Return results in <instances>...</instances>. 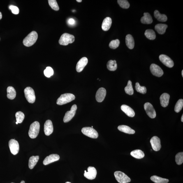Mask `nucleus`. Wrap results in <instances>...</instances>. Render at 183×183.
I'll use <instances>...</instances> for the list:
<instances>
[{
  "label": "nucleus",
  "instance_id": "obj_1",
  "mask_svg": "<svg viewBox=\"0 0 183 183\" xmlns=\"http://www.w3.org/2000/svg\"><path fill=\"white\" fill-rule=\"evenodd\" d=\"M38 33L35 31H33L28 35L23 41V43L26 47H30L36 43L38 38Z\"/></svg>",
  "mask_w": 183,
  "mask_h": 183
},
{
  "label": "nucleus",
  "instance_id": "obj_2",
  "mask_svg": "<svg viewBox=\"0 0 183 183\" xmlns=\"http://www.w3.org/2000/svg\"><path fill=\"white\" fill-rule=\"evenodd\" d=\"M75 97L74 95L71 93H65L61 95L60 97L58 98L56 101V103L59 105H63L74 100Z\"/></svg>",
  "mask_w": 183,
  "mask_h": 183
},
{
  "label": "nucleus",
  "instance_id": "obj_3",
  "mask_svg": "<svg viewBox=\"0 0 183 183\" xmlns=\"http://www.w3.org/2000/svg\"><path fill=\"white\" fill-rule=\"evenodd\" d=\"M40 130V124L38 121H35L31 124L29 131V136L32 139L36 138L38 136Z\"/></svg>",
  "mask_w": 183,
  "mask_h": 183
},
{
  "label": "nucleus",
  "instance_id": "obj_4",
  "mask_svg": "<svg viewBox=\"0 0 183 183\" xmlns=\"http://www.w3.org/2000/svg\"><path fill=\"white\" fill-rule=\"evenodd\" d=\"M75 39V37L73 35L65 33L61 36L59 43L61 45H67L68 44L73 43Z\"/></svg>",
  "mask_w": 183,
  "mask_h": 183
},
{
  "label": "nucleus",
  "instance_id": "obj_5",
  "mask_svg": "<svg viewBox=\"0 0 183 183\" xmlns=\"http://www.w3.org/2000/svg\"><path fill=\"white\" fill-rule=\"evenodd\" d=\"M24 93L26 99L30 103H34L36 101V97L33 89L30 87L26 88L24 90Z\"/></svg>",
  "mask_w": 183,
  "mask_h": 183
},
{
  "label": "nucleus",
  "instance_id": "obj_6",
  "mask_svg": "<svg viewBox=\"0 0 183 183\" xmlns=\"http://www.w3.org/2000/svg\"><path fill=\"white\" fill-rule=\"evenodd\" d=\"M114 175L116 180L120 183H128L131 182V179L122 172L116 171L114 173Z\"/></svg>",
  "mask_w": 183,
  "mask_h": 183
},
{
  "label": "nucleus",
  "instance_id": "obj_7",
  "mask_svg": "<svg viewBox=\"0 0 183 183\" xmlns=\"http://www.w3.org/2000/svg\"><path fill=\"white\" fill-rule=\"evenodd\" d=\"M82 132L84 134L91 138H97L98 136L97 131L91 127H84L82 128Z\"/></svg>",
  "mask_w": 183,
  "mask_h": 183
},
{
  "label": "nucleus",
  "instance_id": "obj_8",
  "mask_svg": "<svg viewBox=\"0 0 183 183\" xmlns=\"http://www.w3.org/2000/svg\"><path fill=\"white\" fill-rule=\"evenodd\" d=\"M77 109V106L76 105H74L72 106L71 110L67 112L64 117V122L65 123L68 122L73 118L75 116L76 112Z\"/></svg>",
  "mask_w": 183,
  "mask_h": 183
},
{
  "label": "nucleus",
  "instance_id": "obj_9",
  "mask_svg": "<svg viewBox=\"0 0 183 183\" xmlns=\"http://www.w3.org/2000/svg\"><path fill=\"white\" fill-rule=\"evenodd\" d=\"M9 145L11 152L12 154L16 155L18 153L19 149L18 142L14 139H11L9 142Z\"/></svg>",
  "mask_w": 183,
  "mask_h": 183
},
{
  "label": "nucleus",
  "instance_id": "obj_10",
  "mask_svg": "<svg viewBox=\"0 0 183 183\" xmlns=\"http://www.w3.org/2000/svg\"><path fill=\"white\" fill-rule=\"evenodd\" d=\"M144 109L149 117L151 118H154L156 117V114L153 107L151 103H147L144 105Z\"/></svg>",
  "mask_w": 183,
  "mask_h": 183
},
{
  "label": "nucleus",
  "instance_id": "obj_11",
  "mask_svg": "<svg viewBox=\"0 0 183 183\" xmlns=\"http://www.w3.org/2000/svg\"><path fill=\"white\" fill-rule=\"evenodd\" d=\"M159 59L160 61L168 67L171 68L174 66V63L173 60L166 55L164 54L160 55Z\"/></svg>",
  "mask_w": 183,
  "mask_h": 183
},
{
  "label": "nucleus",
  "instance_id": "obj_12",
  "mask_svg": "<svg viewBox=\"0 0 183 183\" xmlns=\"http://www.w3.org/2000/svg\"><path fill=\"white\" fill-rule=\"evenodd\" d=\"M88 172L84 171V176L89 180H93L96 177L97 170L94 167H89L88 168Z\"/></svg>",
  "mask_w": 183,
  "mask_h": 183
},
{
  "label": "nucleus",
  "instance_id": "obj_13",
  "mask_svg": "<svg viewBox=\"0 0 183 183\" xmlns=\"http://www.w3.org/2000/svg\"><path fill=\"white\" fill-rule=\"evenodd\" d=\"M150 143L153 149L155 151H158L161 148V140L157 136L152 137L150 141Z\"/></svg>",
  "mask_w": 183,
  "mask_h": 183
},
{
  "label": "nucleus",
  "instance_id": "obj_14",
  "mask_svg": "<svg viewBox=\"0 0 183 183\" xmlns=\"http://www.w3.org/2000/svg\"><path fill=\"white\" fill-rule=\"evenodd\" d=\"M151 72L155 76L160 77L162 76L163 72L161 68L155 64H151L150 67Z\"/></svg>",
  "mask_w": 183,
  "mask_h": 183
},
{
  "label": "nucleus",
  "instance_id": "obj_15",
  "mask_svg": "<svg viewBox=\"0 0 183 183\" xmlns=\"http://www.w3.org/2000/svg\"><path fill=\"white\" fill-rule=\"evenodd\" d=\"M44 131L45 134L49 136L53 131V126L52 121L48 120L45 121L44 126Z\"/></svg>",
  "mask_w": 183,
  "mask_h": 183
},
{
  "label": "nucleus",
  "instance_id": "obj_16",
  "mask_svg": "<svg viewBox=\"0 0 183 183\" xmlns=\"http://www.w3.org/2000/svg\"><path fill=\"white\" fill-rule=\"evenodd\" d=\"M106 95V90L104 88H101L98 90L96 95V101L101 103L104 100Z\"/></svg>",
  "mask_w": 183,
  "mask_h": 183
},
{
  "label": "nucleus",
  "instance_id": "obj_17",
  "mask_svg": "<svg viewBox=\"0 0 183 183\" xmlns=\"http://www.w3.org/2000/svg\"><path fill=\"white\" fill-rule=\"evenodd\" d=\"M60 157L57 154H52L49 156H47L43 161V164L47 165L51 163L59 161Z\"/></svg>",
  "mask_w": 183,
  "mask_h": 183
},
{
  "label": "nucleus",
  "instance_id": "obj_18",
  "mask_svg": "<svg viewBox=\"0 0 183 183\" xmlns=\"http://www.w3.org/2000/svg\"><path fill=\"white\" fill-rule=\"evenodd\" d=\"M88 63L87 58L84 57L82 58L77 63L76 66V70L78 72H80L83 70Z\"/></svg>",
  "mask_w": 183,
  "mask_h": 183
},
{
  "label": "nucleus",
  "instance_id": "obj_19",
  "mask_svg": "<svg viewBox=\"0 0 183 183\" xmlns=\"http://www.w3.org/2000/svg\"><path fill=\"white\" fill-rule=\"evenodd\" d=\"M121 110L124 112L126 115L130 117H133L135 115L134 111L131 107L127 105H123L121 107Z\"/></svg>",
  "mask_w": 183,
  "mask_h": 183
},
{
  "label": "nucleus",
  "instance_id": "obj_20",
  "mask_svg": "<svg viewBox=\"0 0 183 183\" xmlns=\"http://www.w3.org/2000/svg\"><path fill=\"white\" fill-rule=\"evenodd\" d=\"M170 98V95L167 93H164L162 94L160 98L161 106L163 107H166L168 106Z\"/></svg>",
  "mask_w": 183,
  "mask_h": 183
},
{
  "label": "nucleus",
  "instance_id": "obj_21",
  "mask_svg": "<svg viewBox=\"0 0 183 183\" xmlns=\"http://www.w3.org/2000/svg\"><path fill=\"white\" fill-rule=\"evenodd\" d=\"M112 23L111 18L107 17L104 19L102 24V29L104 31H108L110 29Z\"/></svg>",
  "mask_w": 183,
  "mask_h": 183
},
{
  "label": "nucleus",
  "instance_id": "obj_22",
  "mask_svg": "<svg viewBox=\"0 0 183 183\" xmlns=\"http://www.w3.org/2000/svg\"><path fill=\"white\" fill-rule=\"evenodd\" d=\"M126 46L128 48L132 49L134 47V40L132 36L130 34H128L126 38Z\"/></svg>",
  "mask_w": 183,
  "mask_h": 183
},
{
  "label": "nucleus",
  "instance_id": "obj_23",
  "mask_svg": "<svg viewBox=\"0 0 183 183\" xmlns=\"http://www.w3.org/2000/svg\"><path fill=\"white\" fill-rule=\"evenodd\" d=\"M144 16L141 18V22L142 24H152L153 22V19L150 14L148 13H145L144 14Z\"/></svg>",
  "mask_w": 183,
  "mask_h": 183
},
{
  "label": "nucleus",
  "instance_id": "obj_24",
  "mask_svg": "<svg viewBox=\"0 0 183 183\" xmlns=\"http://www.w3.org/2000/svg\"><path fill=\"white\" fill-rule=\"evenodd\" d=\"M118 129L120 131L128 134H134L135 133L134 130L132 129L129 126L126 125L119 126L118 127Z\"/></svg>",
  "mask_w": 183,
  "mask_h": 183
},
{
  "label": "nucleus",
  "instance_id": "obj_25",
  "mask_svg": "<svg viewBox=\"0 0 183 183\" xmlns=\"http://www.w3.org/2000/svg\"><path fill=\"white\" fill-rule=\"evenodd\" d=\"M168 26L166 24H158L155 27L156 30L160 34H163L165 32Z\"/></svg>",
  "mask_w": 183,
  "mask_h": 183
},
{
  "label": "nucleus",
  "instance_id": "obj_26",
  "mask_svg": "<svg viewBox=\"0 0 183 183\" xmlns=\"http://www.w3.org/2000/svg\"><path fill=\"white\" fill-rule=\"evenodd\" d=\"M7 97L9 99L13 100L15 98L16 96V92L13 87L11 86L8 87L7 89Z\"/></svg>",
  "mask_w": 183,
  "mask_h": 183
},
{
  "label": "nucleus",
  "instance_id": "obj_27",
  "mask_svg": "<svg viewBox=\"0 0 183 183\" xmlns=\"http://www.w3.org/2000/svg\"><path fill=\"white\" fill-rule=\"evenodd\" d=\"M131 155L133 157L138 159H142L145 156V154L143 151L140 149H136L132 151Z\"/></svg>",
  "mask_w": 183,
  "mask_h": 183
},
{
  "label": "nucleus",
  "instance_id": "obj_28",
  "mask_svg": "<svg viewBox=\"0 0 183 183\" xmlns=\"http://www.w3.org/2000/svg\"><path fill=\"white\" fill-rule=\"evenodd\" d=\"M39 159L38 156H32L30 157L29 161V167L30 169H32L38 162Z\"/></svg>",
  "mask_w": 183,
  "mask_h": 183
},
{
  "label": "nucleus",
  "instance_id": "obj_29",
  "mask_svg": "<svg viewBox=\"0 0 183 183\" xmlns=\"http://www.w3.org/2000/svg\"><path fill=\"white\" fill-rule=\"evenodd\" d=\"M155 17L160 22H164L167 20V17L165 14H162L158 10H155L154 12Z\"/></svg>",
  "mask_w": 183,
  "mask_h": 183
},
{
  "label": "nucleus",
  "instance_id": "obj_30",
  "mask_svg": "<svg viewBox=\"0 0 183 183\" xmlns=\"http://www.w3.org/2000/svg\"><path fill=\"white\" fill-rule=\"evenodd\" d=\"M151 180L155 183H167L169 182L168 179L154 175L151 177Z\"/></svg>",
  "mask_w": 183,
  "mask_h": 183
},
{
  "label": "nucleus",
  "instance_id": "obj_31",
  "mask_svg": "<svg viewBox=\"0 0 183 183\" xmlns=\"http://www.w3.org/2000/svg\"><path fill=\"white\" fill-rule=\"evenodd\" d=\"M107 68L110 71H115L117 68V61L115 60H110L107 64Z\"/></svg>",
  "mask_w": 183,
  "mask_h": 183
},
{
  "label": "nucleus",
  "instance_id": "obj_32",
  "mask_svg": "<svg viewBox=\"0 0 183 183\" xmlns=\"http://www.w3.org/2000/svg\"><path fill=\"white\" fill-rule=\"evenodd\" d=\"M145 34L148 39L153 40L156 38V35L155 32L152 29H147L145 31Z\"/></svg>",
  "mask_w": 183,
  "mask_h": 183
},
{
  "label": "nucleus",
  "instance_id": "obj_33",
  "mask_svg": "<svg viewBox=\"0 0 183 183\" xmlns=\"http://www.w3.org/2000/svg\"><path fill=\"white\" fill-rule=\"evenodd\" d=\"M124 90L128 94L132 95L133 94L134 90L131 81L128 80L127 86L125 88Z\"/></svg>",
  "mask_w": 183,
  "mask_h": 183
},
{
  "label": "nucleus",
  "instance_id": "obj_34",
  "mask_svg": "<svg viewBox=\"0 0 183 183\" xmlns=\"http://www.w3.org/2000/svg\"><path fill=\"white\" fill-rule=\"evenodd\" d=\"M135 89L137 92L142 93V94H145L147 93V90L145 87H142L140 85L138 82H136L135 84Z\"/></svg>",
  "mask_w": 183,
  "mask_h": 183
},
{
  "label": "nucleus",
  "instance_id": "obj_35",
  "mask_svg": "<svg viewBox=\"0 0 183 183\" xmlns=\"http://www.w3.org/2000/svg\"><path fill=\"white\" fill-rule=\"evenodd\" d=\"M15 117L16 118V122L19 124L22 123L24 118V114L21 111L16 112L15 114Z\"/></svg>",
  "mask_w": 183,
  "mask_h": 183
},
{
  "label": "nucleus",
  "instance_id": "obj_36",
  "mask_svg": "<svg viewBox=\"0 0 183 183\" xmlns=\"http://www.w3.org/2000/svg\"><path fill=\"white\" fill-rule=\"evenodd\" d=\"M175 161L178 165H182L183 163V153L181 152L176 155Z\"/></svg>",
  "mask_w": 183,
  "mask_h": 183
},
{
  "label": "nucleus",
  "instance_id": "obj_37",
  "mask_svg": "<svg viewBox=\"0 0 183 183\" xmlns=\"http://www.w3.org/2000/svg\"><path fill=\"white\" fill-rule=\"evenodd\" d=\"M118 3L121 8L125 9H127L129 8L130 5L128 1L126 0H118Z\"/></svg>",
  "mask_w": 183,
  "mask_h": 183
},
{
  "label": "nucleus",
  "instance_id": "obj_38",
  "mask_svg": "<svg viewBox=\"0 0 183 183\" xmlns=\"http://www.w3.org/2000/svg\"><path fill=\"white\" fill-rule=\"evenodd\" d=\"M48 3L49 5L53 9L57 11L59 9V5L56 0H49Z\"/></svg>",
  "mask_w": 183,
  "mask_h": 183
},
{
  "label": "nucleus",
  "instance_id": "obj_39",
  "mask_svg": "<svg viewBox=\"0 0 183 183\" xmlns=\"http://www.w3.org/2000/svg\"><path fill=\"white\" fill-rule=\"evenodd\" d=\"M183 106V100L180 99L177 102L175 107V112L176 113H179L182 110Z\"/></svg>",
  "mask_w": 183,
  "mask_h": 183
},
{
  "label": "nucleus",
  "instance_id": "obj_40",
  "mask_svg": "<svg viewBox=\"0 0 183 183\" xmlns=\"http://www.w3.org/2000/svg\"><path fill=\"white\" fill-rule=\"evenodd\" d=\"M44 74L46 77L49 78L53 75V70L51 67L47 66L44 71Z\"/></svg>",
  "mask_w": 183,
  "mask_h": 183
},
{
  "label": "nucleus",
  "instance_id": "obj_41",
  "mask_svg": "<svg viewBox=\"0 0 183 183\" xmlns=\"http://www.w3.org/2000/svg\"><path fill=\"white\" fill-rule=\"evenodd\" d=\"M120 44V41L118 39H117L113 40L110 42L109 45L110 48L115 49L119 47Z\"/></svg>",
  "mask_w": 183,
  "mask_h": 183
},
{
  "label": "nucleus",
  "instance_id": "obj_42",
  "mask_svg": "<svg viewBox=\"0 0 183 183\" xmlns=\"http://www.w3.org/2000/svg\"><path fill=\"white\" fill-rule=\"evenodd\" d=\"M9 9L12 11V13L14 14H18L19 13V8L16 6L11 5L9 7Z\"/></svg>",
  "mask_w": 183,
  "mask_h": 183
},
{
  "label": "nucleus",
  "instance_id": "obj_43",
  "mask_svg": "<svg viewBox=\"0 0 183 183\" xmlns=\"http://www.w3.org/2000/svg\"><path fill=\"white\" fill-rule=\"evenodd\" d=\"M68 23L70 24H74L75 20H74V19L72 18H71L69 19V20L68 21Z\"/></svg>",
  "mask_w": 183,
  "mask_h": 183
},
{
  "label": "nucleus",
  "instance_id": "obj_44",
  "mask_svg": "<svg viewBox=\"0 0 183 183\" xmlns=\"http://www.w3.org/2000/svg\"><path fill=\"white\" fill-rule=\"evenodd\" d=\"M2 18V13L1 12H0V20Z\"/></svg>",
  "mask_w": 183,
  "mask_h": 183
},
{
  "label": "nucleus",
  "instance_id": "obj_45",
  "mask_svg": "<svg viewBox=\"0 0 183 183\" xmlns=\"http://www.w3.org/2000/svg\"><path fill=\"white\" fill-rule=\"evenodd\" d=\"M76 1L78 3H81L82 2V0H77Z\"/></svg>",
  "mask_w": 183,
  "mask_h": 183
},
{
  "label": "nucleus",
  "instance_id": "obj_46",
  "mask_svg": "<svg viewBox=\"0 0 183 183\" xmlns=\"http://www.w3.org/2000/svg\"><path fill=\"white\" fill-rule=\"evenodd\" d=\"M181 121L182 122H183V115H182V118H181Z\"/></svg>",
  "mask_w": 183,
  "mask_h": 183
},
{
  "label": "nucleus",
  "instance_id": "obj_47",
  "mask_svg": "<svg viewBox=\"0 0 183 183\" xmlns=\"http://www.w3.org/2000/svg\"><path fill=\"white\" fill-rule=\"evenodd\" d=\"M11 183H14L12 182ZM20 183H25V182H24V180H22V182H21Z\"/></svg>",
  "mask_w": 183,
  "mask_h": 183
},
{
  "label": "nucleus",
  "instance_id": "obj_48",
  "mask_svg": "<svg viewBox=\"0 0 183 183\" xmlns=\"http://www.w3.org/2000/svg\"><path fill=\"white\" fill-rule=\"evenodd\" d=\"M182 76L183 77V70H182Z\"/></svg>",
  "mask_w": 183,
  "mask_h": 183
},
{
  "label": "nucleus",
  "instance_id": "obj_49",
  "mask_svg": "<svg viewBox=\"0 0 183 183\" xmlns=\"http://www.w3.org/2000/svg\"><path fill=\"white\" fill-rule=\"evenodd\" d=\"M65 183H71L70 182H66Z\"/></svg>",
  "mask_w": 183,
  "mask_h": 183
},
{
  "label": "nucleus",
  "instance_id": "obj_50",
  "mask_svg": "<svg viewBox=\"0 0 183 183\" xmlns=\"http://www.w3.org/2000/svg\"><path fill=\"white\" fill-rule=\"evenodd\" d=\"M16 124H18V122H16Z\"/></svg>",
  "mask_w": 183,
  "mask_h": 183
},
{
  "label": "nucleus",
  "instance_id": "obj_51",
  "mask_svg": "<svg viewBox=\"0 0 183 183\" xmlns=\"http://www.w3.org/2000/svg\"><path fill=\"white\" fill-rule=\"evenodd\" d=\"M91 128H93V126H92V127H91Z\"/></svg>",
  "mask_w": 183,
  "mask_h": 183
},
{
  "label": "nucleus",
  "instance_id": "obj_52",
  "mask_svg": "<svg viewBox=\"0 0 183 183\" xmlns=\"http://www.w3.org/2000/svg\"><path fill=\"white\" fill-rule=\"evenodd\" d=\"M0 40H1V38H0Z\"/></svg>",
  "mask_w": 183,
  "mask_h": 183
}]
</instances>
